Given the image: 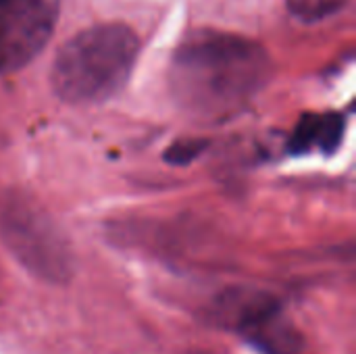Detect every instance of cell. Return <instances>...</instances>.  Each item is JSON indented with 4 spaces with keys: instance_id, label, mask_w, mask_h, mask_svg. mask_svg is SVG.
Listing matches in <instances>:
<instances>
[{
    "instance_id": "5",
    "label": "cell",
    "mask_w": 356,
    "mask_h": 354,
    "mask_svg": "<svg viewBox=\"0 0 356 354\" xmlns=\"http://www.w3.org/2000/svg\"><path fill=\"white\" fill-rule=\"evenodd\" d=\"M340 134H342V117L338 115L309 117L296 134V144L300 148H311L313 144H317L319 148H334Z\"/></svg>"
},
{
    "instance_id": "6",
    "label": "cell",
    "mask_w": 356,
    "mask_h": 354,
    "mask_svg": "<svg viewBox=\"0 0 356 354\" xmlns=\"http://www.w3.org/2000/svg\"><path fill=\"white\" fill-rule=\"evenodd\" d=\"M346 2L348 0H286V6L298 21L317 23L340 13Z\"/></svg>"
},
{
    "instance_id": "2",
    "label": "cell",
    "mask_w": 356,
    "mask_h": 354,
    "mask_svg": "<svg viewBox=\"0 0 356 354\" xmlns=\"http://www.w3.org/2000/svg\"><path fill=\"white\" fill-rule=\"evenodd\" d=\"M140 52L138 33L125 23H100L69 38L50 67L52 92L69 104H98L119 94Z\"/></svg>"
},
{
    "instance_id": "4",
    "label": "cell",
    "mask_w": 356,
    "mask_h": 354,
    "mask_svg": "<svg viewBox=\"0 0 356 354\" xmlns=\"http://www.w3.org/2000/svg\"><path fill=\"white\" fill-rule=\"evenodd\" d=\"M60 0H0V75L29 65L50 42Z\"/></svg>"
},
{
    "instance_id": "7",
    "label": "cell",
    "mask_w": 356,
    "mask_h": 354,
    "mask_svg": "<svg viewBox=\"0 0 356 354\" xmlns=\"http://www.w3.org/2000/svg\"><path fill=\"white\" fill-rule=\"evenodd\" d=\"M188 354H213V353H188Z\"/></svg>"
},
{
    "instance_id": "3",
    "label": "cell",
    "mask_w": 356,
    "mask_h": 354,
    "mask_svg": "<svg viewBox=\"0 0 356 354\" xmlns=\"http://www.w3.org/2000/svg\"><path fill=\"white\" fill-rule=\"evenodd\" d=\"M0 236L8 250L35 275L58 282L69 275L71 255L54 223L31 202L8 198L0 204Z\"/></svg>"
},
{
    "instance_id": "1",
    "label": "cell",
    "mask_w": 356,
    "mask_h": 354,
    "mask_svg": "<svg viewBox=\"0 0 356 354\" xmlns=\"http://www.w3.org/2000/svg\"><path fill=\"white\" fill-rule=\"evenodd\" d=\"M271 56L263 44L219 29H196L175 48L169 88L175 102L200 119L240 111L271 79Z\"/></svg>"
}]
</instances>
